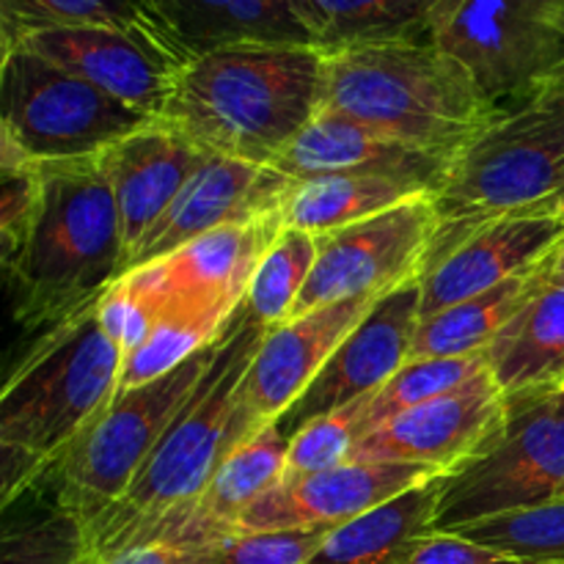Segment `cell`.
<instances>
[{
  "label": "cell",
  "mask_w": 564,
  "mask_h": 564,
  "mask_svg": "<svg viewBox=\"0 0 564 564\" xmlns=\"http://www.w3.org/2000/svg\"><path fill=\"white\" fill-rule=\"evenodd\" d=\"M325 50L235 44L182 66L158 121L215 158L270 165L317 116Z\"/></svg>",
  "instance_id": "cell-1"
},
{
  "label": "cell",
  "mask_w": 564,
  "mask_h": 564,
  "mask_svg": "<svg viewBox=\"0 0 564 564\" xmlns=\"http://www.w3.org/2000/svg\"><path fill=\"white\" fill-rule=\"evenodd\" d=\"M39 196L3 253L14 319L50 330L94 306L127 273L124 235L102 160L39 163Z\"/></svg>",
  "instance_id": "cell-2"
},
{
  "label": "cell",
  "mask_w": 564,
  "mask_h": 564,
  "mask_svg": "<svg viewBox=\"0 0 564 564\" xmlns=\"http://www.w3.org/2000/svg\"><path fill=\"white\" fill-rule=\"evenodd\" d=\"M124 350L105 330L99 301L44 330L0 394L3 507L47 482L66 452L119 391Z\"/></svg>",
  "instance_id": "cell-3"
},
{
  "label": "cell",
  "mask_w": 564,
  "mask_h": 564,
  "mask_svg": "<svg viewBox=\"0 0 564 564\" xmlns=\"http://www.w3.org/2000/svg\"><path fill=\"white\" fill-rule=\"evenodd\" d=\"M319 108L452 160L496 116L471 72L433 39L325 53Z\"/></svg>",
  "instance_id": "cell-4"
},
{
  "label": "cell",
  "mask_w": 564,
  "mask_h": 564,
  "mask_svg": "<svg viewBox=\"0 0 564 564\" xmlns=\"http://www.w3.org/2000/svg\"><path fill=\"white\" fill-rule=\"evenodd\" d=\"M435 240L427 268L488 224L521 215H562L564 207V86L496 110L452 160L433 193Z\"/></svg>",
  "instance_id": "cell-5"
},
{
  "label": "cell",
  "mask_w": 564,
  "mask_h": 564,
  "mask_svg": "<svg viewBox=\"0 0 564 564\" xmlns=\"http://www.w3.org/2000/svg\"><path fill=\"white\" fill-rule=\"evenodd\" d=\"M264 334L268 328L253 323L240 303L226 325L224 345L209 372L154 446L124 499L88 532L91 564L143 540L154 527L193 505L207 488L209 477L224 460L226 433L240 405L242 378Z\"/></svg>",
  "instance_id": "cell-6"
},
{
  "label": "cell",
  "mask_w": 564,
  "mask_h": 564,
  "mask_svg": "<svg viewBox=\"0 0 564 564\" xmlns=\"http://www.w3.org/2000/svg\"><path fill=\"white\" fill-rule=\"evenodd\" d=\"M220 345L224 336L163 378L116 391L110 405L50 474L55 507L75 516L86 529V538L124 499L132 479L147 466L154 446L169 433L215 364Z\"/></svg>",
  "instance_id": "cell-7"
},
{
  "label": "cell",
  "mask_w": 564,
  "mask_h": 564,
  "mask_svg": "<svg viewBox=\"0 0 564 564\" xmlns=\"http://www.w3.org/2000/svg\"><path fill=\"white\" fill-rule=\"evenodd\" d=\"M564 496V383L507 397L494 438L441 477L435 532H460L490 518Z\"/></svg>",
  "instance_id": "cell-8"
},
{
  "label": "cell",
  "mask_w": 564,
  "mask_h": 564,
  "mask_svg": "<svg viewBox=\"0 0 564 564\" xmlns=\"http://www.w3.org/2000/svg\"><path fill=\"white\" fill-rule=\"evenodd\" d=\"M152 121L31 50L3 55L0 158L33 165L99 158Z\"/></svg>",
  "instance_id": "cell-9"
},
{
  "label": "cell",
  "mask_w": 564,
  "mask_h": 564,
  "mask_svg": "<svg viewBox=\"0 0 564 564\" xmlns=\"http://www.w3.org/2000/svg\"><path fill=\"white\" fill-rule=\"evenodd\" d=\"M430 39L505 110L549 88L562 69L564 0H441Z\"/></svg>",
  "instance_id": "cell-10"
},
{
  "label": "cell",
  "mask_w": 564,
  "mask_h": 564,
  "mask_svg": "<svg viewBox=\"0 0 564 564\" xmlns=\"http://www.w3.org/2000/svg\"><path fill=\"white\" fill-rule=\"evenodd\" d=\"M435 226L433 196H419L389 213L319 235L317 262L292 317L347 297L389 295L397 286L422 279Z\"/></svg>",
  "instance_id": "cell-11"
},
{
  "label": "cell",
  "mask_w": 564,
  "mask_h": 564,
  "mask_svg": "<svg viewBox=\"0 0 564 564\" xmlns=\"http://www.w3.org/2000/svg\"><path fill=\"white\" fill-rule=\"evenodd\" d=\"M383 295H361L328 303L314 312L292 317L264 334L251 367L240 386L231 427L226 433V452L240 446L259 430L279 424L284 413L306 394L336 347L358 328Z\"/></svg>",
  "instance_id": "cell-12"
},
{
  "label": "cell",
  "mask_w": 564,
  "mask_h": 564,
  "mask_svg": "<svg viewBox=\"0 0 564 564\" xmlns=\"http://www.w3.org/2000/svg\"><path fill=\"white\" fill-rule=\"evenodd\" d=\"M505 413L507 394L485 367L460 389L369 430L352 444L350 460L408 463L452 474L494 438Z\"/></svg>",
  "instance_id": "cell-13"
},
{
  "label": "cell",
  "mask_w": 564,
  "mask_h": 564,
  "mask_svg": "<svg viewBox=\"0 0 564 564\" xmlns=\"http://www.w3.org/2000/svg\"><path fill=\"white\" fill-rule=\"evenodd\" d=\"M422 279L397 286L380 297L372 312L358 323L352 334L336 347L306 394L284 413L281 430L295 435L312 419L341 411L378 394L408 364L413 336L419 328Z\"/></svg>",
  "instance_id": "cell-14"
},
{
  "label": "cell",
  "mask_w": 564,
  "mask_h": 564,
  "mask_svg": "<svg viewBox=\"0 0 564 564\" xmlns=\"http://www.w3.org/2000/svg\"><path fill=\"white\" fill-rule=\"evenodd\" d=\"M58 69L88 80L130 108L160 119L185 61L160 39L119 28H55L22 42Z\"/></svg>",
  "instance_id": "cell-15"
},
{
  "label": "cell",
  "mask_w": 564,
  "mask_h": 564,
  "mask_svg": "<svg viewBox=\"0 0 564 564\" xmlns=\"http://www.w3.org/2000/svg\"><path fill=\"white\" fill-rule=\"evenodd\" d=\"M292 185L295 182L290 176L270 165H251L209 154L182 187L180 196L171 202L163 218L143 237L138 251L132 253L130 270L171 257L220 226L284 215Z\"/></svg>",
  "instance_id": "cell-16"
},
{
  "label": "cell",
  "mask_w": 564,
  "mask_h": 564,
  "mask_svg": "<svg viewBox=\"0 0 564 564\" xmlns=\"http://www.w3.org/2000/svg\"><path fill=\"white\" fill-rule=\"evenodd\" d=\"M441 477L408 463L347 460L323 474L279 482L242 516L237 532H284V529H336L364 512Z\"/></svg>",
  "instance_id": "cell-17"
},
{
  "label": "cell",
  "mask_w": 564,
  "mask_h": 564,
  "mask_svg": "<svg viewBox=\"0 0 564 564\" xmlns=\"http://www.w3.org/2000/svg\"><path fill=\"white\" fill-rule=\"evenodd\" d=\"M564 242L560 215H521L488 224L422 273L419 319L538 270Z\"/></svg>",
  "instance_id": "cell-18"
},
{
  "label": "cell",
  "mask_w": 564,
  "mask_h": 564,
  "mask_svg": "<svg viewBox=\"0 0 564 564\" xmlns=\"http://www.w3.org/2000/svg\"><path fill=\"white\" fill-rule=\"evenodd\" d=\"M143 6L185 64L235 44L319 47L303 0H143Z\"/></svg>",
  "instance_id": "cell-19"
},
{
  "label": "cell",
  "mask_w": 564,
  "mask_h": 564,
  "mask_svg": "<svg viewBox=\"0 0 564 564\" xmlns=\"http://www.w3.org/2000/svg\"><path fill=\"white\" fill-rule=\"evenodd\" d=\"M207 158L209 154L158 119L99 154L119 207L127 270L149 229L163 218Z\"/></svg>",
  "instance_id": "cell-20"
},
{
  "label": "cell",
  "mask_w": 564,
  "mask_h": 564,
  "mask_svg": "<svg viewBox=\"0 0 564 564\" xmlns=\"http://www.w3.org/2000/svg\"><path fill=\"white\" fill-rule=\"evenodd\" d=\"M286 449H290V435L281 430V424L259 430L257 435L226 452L207 488L193 505L154 527L138 543L209 545L237 534L242 516L281 482Z\"/></svg>",
  "instance_id": "cell-21"
},
{
  "label": "cell",
  "mask_w": 564,
  "mask_h": 564,
  "mask_svg": "<svg viewBox=\"0 0 564 564\" xmlns=\"http://www.w3.org/2000/svg\"><path fill=\"white\" fill-rule=\"evenodd\" d=\"M449 165L452 158L402 147L334 110L319 108L301 135L275 160L273 169L292 182L345 174H391L424 182L435 193L444 185Z\"/></svg>",
  "instance_id": "cell-22"
},
{
  "label": "cell",
  "mask_w": 564,
  "mask_h": 564,
  "mask_svg": "<svg viewBox=\"0 0 564 564\" xmlns=\"http://www.w3.org/2000/svg\"><path fill=\"white\" fill-rule=\"evenodd\" d=\"M284 229V215L220 226L171 257L152 262L163 281L165 306L191 303L240 308L259 262Z\"/></svg>",
  "instance_id": "cell-23"
},
{
  "label": "cell",
  "mask_w": 564,
  "mask_h": 564,
  "mask_svg": "<svg viewBox=\"0 0 564 564\" xmlns=\"http://www.w3.org/2000/svg\"><path fill=\"white\" fill-rule=\"evenodd\" d=\"M485 361L507 397L564 383V286L543 275L534 295L490 341Z\"/></svg>",
  "instance_id": "cell-24"
},
{
  "label": "cell",
  "mask_w": 564,
  "mask_h": 564,
  "mask_svg": "<svg viewBox=\"0 0 564 564\" xmlns=\"http://www.w3.org/2000/svg\"><path fill=\"white\" fill-rule=\"evenodd\" d=\"M441 477L330 529L308 564H402L419 538L435 532Z\"/></svg>",
  "instance_id": "cell-25"
},
{
  "label": "cell",
  "mask_w": 564,
  "mask_h": 564,
  "mask_svg": "<svg viewBox=\"0 0 564 564\" xmlns=\"http://www.w3.org/2000/svg\"><path fill=\"white\" fill-rule=\"evenodd\" d=\"M419 196H433L424 182L391 174H345L295 182L284 204L290 229L319 237L372 215L389 213Z\"/></svg>",
  "instance_id": "cell-26"
},
{
  "label": "cell",
  "mask_w": 564,
  "mask_h": 564,
  "mask_svg": "<svg viewBox=\"0 0 564 564\" xmlns=\"http://www.w3.org/2000/svg\"><path fill=\"white\" fill-rule=\"evenodd\" d=\"M540 281H543V264L532 273L516 275V279L505 281V284L494 286L482 295L468 297L457 306L433 314V317L419 319L408 361L485 356L490 341L521 312V306L534 295Z\"/></svg>",
  "instance_id": "cell-27"
},
{
  "label": "cell",
  "mask_w": 564,
  "mask_h": 564,
  "mask_svg": "<svg viewBox=\"0 0 564 564\" xmlns=\"http://www.w3.org/2000/svg\"><path fill=\"white\" fill-rule=\"evenodd\" d=\"M325 53L364 44L419 42L441 0H303Z\"/></svg>",
  "instance_id": "cell-28"
},
{
  "label": "cell",
  "mask_w": 564,
  "mask_h": 564,
  "mask_svg": "<svg viewBox=\"0 0 564 564\" xmlns=\"http://www.w3.org/2000/svg\"><path fill=\"white\" fill-rule=\"evenodd\" d=\"M237 308L169 303L147 339L124 356L119 391L152 383L224 336Z\"/></svg>",
  "instance_id": "cell-29"
},
{
  "label": "cell",
  "mask_w": 564,
  "mask_h": 564,
  "mask_svg": "<svg viewBox=\"0 0 564 564\" xmlns=\"http://www.w3.org/2000/svg\"><path fill=\"white\" fill-rule=\"evenodd\" d=\"M88 25L138 31L163 42L143 0H0V53H14L36 33Z\"/></svg>",
  "instance_id": "cell-30"
},
{
  "label": "cell",
  "mask_w": 564,
  "mask_h": 564,
  "mask_svg": "<svg viewBox=\"0 0 564 564\" xmlns=\"http://www.w3.org/2000/svg\"><path fill=\"white\" fill-rule=\"evenodd\" d=\"M317 262V237L286 226L270 246L248 284L242 308L262 328H275L292 317L297 297Z\"/></svg>",
  "instance_id": "cell-31"
},
{
  "label": "cell",
  "mask_w": 564,
  "mask_h": 564,
  "mask_svg": "<svg viewBox=\"0 0 564 564\" xmlns=\"http://www.w3.org/2000/svg\"><path fill=\"white\" fill-rule=\"evenodd\" d=\"M488 367L485 356L466 358H422V361H408L378 394L369 397L364 416L358 422L356 441L367 435L369 430L380 427L389 419L411 411V408L433 402L449 391L460 389L468 380L477 378Z\"/></svg>",
  "instance_id": "cell-32"
},
{
  "label": "cell",
  "mask_w": 564,
  "mask_h": 564,
  "mask_svg": "<svg viewBox=\"0 0 564 564\" xmlns=\"http://www.w3.org/2000/svg\"><path fill=\"white\" fill-rule=\"evenodd\" d=\"M455 534L501 551L521 564H564V496L474 523Z\"/></svg>",
  "instance_id": "cell-33"
},
{
  "label": "cell",
  "mask_w": 564,
  "mask_h": 564,
  "mask_svg": "<svg viewBox=\"0 0 564 564\" xmlns=\"http://www.w3.org/2000/svg\"><path fill=\"white\" fill-rule=\"evenodd\" d=\"M0 564H91L86 529L58 507L11 523L3 532Z\"/></svg>",
  "instance_id": "cell-34"
},
{
  "label": "cell",
  "mask_w": 564,
  "mask_h": 564,
  "mask_svg": "<svg viewBox=\"0 0 564 564\" xmlns=\"http://www.w3.org/2000/svg\"><path fill=\"white\" fill-rule=\"evenodd\" d=\"M163 308L165 290L154 264L132 268L99 297V319L124 356L147 339Z\"/></svg>",
  "instance_id": "cell-35"
},
{
  "label": "cell",
  "mask_w": 564,
  "mask_h": 564,
  "mask_svg": "<svg viewBox=\"0 0 564 564\" xmlns=\"http://www.w3.org/2000/svg\"><path fill=\"white\" fill-rule=\"evenodd\" d=\"M367 402L369 400H361L350 408H341V411L325 413V416L312 419L306 427L297 430L290 438L281 482L323 474L350 460L358 422H361Z\"/></svg>",
  "instance_id": "cell-36"
},
{
  "label": "cell",
  "mask_w": 564,
  "mask_h": 564,
  "mask_svg": "<svg viewBox=\"0 0 564 564\" xmlns=\"http://www.w3.org/2000/svg\"><path fill=\"white\" fill-rule=\"evenodd\" d=\"M328 532V527L237 532L209 545H196V564H308Z\"/></svg>",
  "instance_id": "cell-37"
},
{
  "label": "cell",
  "mask_w": 564,
  "mask_h": 564,
  "mask_svg": "<svg viewBox=\"0 0 564 564\" xmlns=\"http://www.w3.org/2000/svg\"><path fill=\"white\" fill-rule=\"evenodd\" d=\"M402 564H521L501 551L455 532H430L419 538Z\"/></svg>",
  "instance_id": "cell-38"
},
{
  "label": "cell",
  "mask_w": 564,
  "mask_h": 564,
  "mask_svg": "<svg viewBox=\"0 0 564 564\" xmlns=\"http://www.w3.org/2000/svg\"><path fill=\"white\" fill-rule=\"evenodd\" d=\"M94 564H196V545L135 543L113 551Z\"/></svg>",
  "instance_id": "cell-39"
},
{
  "label": "cell",
  "mask_w": 564,
  "mask_h": 564,
  "mask_svg": "<svg viewBox=\"0 0 564 564\" xmlns=\"http://www.w3.org/2000/svg\"><path fill=\"white\" fill-rule=\"evenodd\" d=\"M543 275H545V281H549V284H562L564 286V242L543 262Z\"/></svg>",
  "instance_id": "cell-40"
},
{
  "label": "cell",
  "mask_w": 564,
  "mask_h": 564,
  "mask_svg": "<svg viewBox=\"0 0 564 564\" xmlns=\"http://www.w3.org/2000/svg\"><path fill=\"white\" fill-rule=\"evenodd\" d=\"M551 86H564V64H562V69L556 72V77H554V83H551Z\"/></svg>",
  "instance_id": "cell-41"
},
{
  "label": "cell",
  "mask_w": 564,
  "mask_h": 564,
  "mask_svg": "<svg viewBox=\"0 0 564 564\" xmlns=\"http://www.w3.org/2000/svg\"><path fill=\"white\" fill-rule=\"evenodd\" d=\"M560 218H562V220H564V207H562V215H560Z\"/></svg>",
  "instance_id": "cell-42"
}]
</instances>
